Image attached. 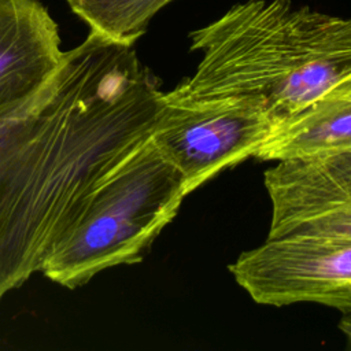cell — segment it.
Masks as SVG:
<instances>
[{"instance_id":"obj_1","label":"cell","mask_w":351,"mask_h":351,"mask_svg":"<svg viewBox=\"0 0 351 351\" xmlns=\"http://www.w3.org/2000/svg\"><path fill=\"white\" fill-rule=\"evenodd\" d=\"M163 95L133 45L90 32L64 51L0 149V300L40 271L99 184L151 137Z\"/></svg>"},{"instance_id":"obj_2","label":"cell","mask_w":351,"mask_h":351,"mask_svg":"<svg viewBox=\"0 0 351 351\" xmlns=\"http://www.w3.org/2000/svg\"><path fill=\"white\" fill-rule=\"evenodd\" d=\"M189 38L202 59L176 95L250 96L281 119L351 74V16L291 0L236 3Z\"/></svg>"},{"instance_id":"obj_3","label":"cell","mask_w":351,"mask_h":351,"mask_svg":"<svg viewBox=\"0 0 351 351\" xmlns=\"http://www.w3.org/2000/svg\"><path fill=\"white\" fill-rule=\"evenodd\" d=\"M186 195L182 176L149 137L99 184L40 273L74 289L103 270L140 262Z\"/></svg>"},{"instance_id":"obj_4","label":"cell","mask_w":351,"mask_h":351,"mask_svg":"<svg viewBox=\"0 0 351 351\" xmlns=\"http://www.w3.org/2000/svg\"><path fill=\"white\" fill-rule=\"evenodd\" d=\"M280 121L250 96L184 97L171 90L163 95L151 140L191 193L221 170L254 156Z\"/></svg>"},{"instance_id":"obj_5","label":"cell","mask_w":351,"mask_h":351,"mask_svg":"<svg viewBox=\"0 0 351 351\" xmlns=\"http://www.w3.org/2000/svg\"><path fill=\"white\" fill-rule=\"evenodd\" d=\"M261 304L319 303L351 313V240L319 236L267 239L229 266Z\"/></svg>"},{"instance_id":"obj_6","label":"cell","mask_w":351,"mask_h":351,"mask_svg":"<svg viewBox=\"0 0 351 351\" xmlns=\"http://www.w3.org/2000/svg\"><path fill=\"white\" fill-rule=\"evenodd\" d=\"M277 162L265 171L271 202L267 239L351 240V148Z\"/></svg>"},{"instance_id":"obj_7","label":"cell","mask_w":351,"mask_h":351,"mask_svg":"<svg viewBox=\"0 0 351 351\" xmlns=\"http://www.w3.org/2000/svg\"><path fill=\"white\" fill-rule=\"evenodd\" d=\"M63 53L58 23L40 0H0V121L38 103Z\"/></svg>"},{"instance_id":"obj_8","label":"cell","mask_w":351,"mask_h":351,"mask_svg":"<svg viewBox=\"0 0 351 351\" xmlns=\"http://www.w3.org/2000/svg\"><path fill=\"white\" fill-rule=\"evenodd\" d=\"M351 148V74L280 121L254 158L282 160Z\"/></svg>"},{"instance_id":"obj_9","label":"cell","mask_w":351,"mask_h":351,"mask_svg":"<svg viewBox=\"0 0 351 351\" xmlns=\"http://www.w3.org/2000/svg\"><path fill=\"white\" fill-rule=\"evenodd\" d=\"M90 32L133 45L151 19L174 0H66Z\"/></svg>"},{"instance_id":"obj_10","label":"cell","mask_w":351,"mask_h":351,"mask_svg":"<svg viewBox=\"0 0 351 351\" xmlns=\"http://www.w3.org/2000/svg\"><path fill=\"white\" fill-rule=\"evenodd\" d=\"M18 118L8 119V121H0V149L5 145L8 138L12 136V133L15 130V126H16V122H18Z\"/></svg>"},{"instance_id":"obj_11","label":"cell","mask_w":351,"mask_h":351,"mask_svg":"<svg viewBox=\"0 0 351 351\" xmlns=\"http://www.w3.org/2000/svg\"><path fill=\"white\" fill-rule=\"evenodd\" d=\"M339 328L343 332V335L347 337L348 348H351V313L343 314V318L339 322Z\"/></svg>"}]
</instances>
